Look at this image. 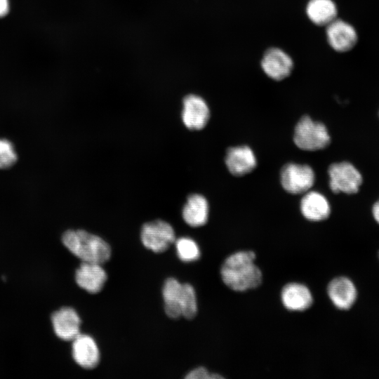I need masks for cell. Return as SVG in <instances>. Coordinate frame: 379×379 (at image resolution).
Wrapping results in <instances>:
<instances>
[{"label":"cell","instance_id":"5b68a950","mask_svg":"<svg viewBox=\"0 0 379 379\" xmlns=\"http://www.w3.org/2000/svg\"><path fill=\"white\" fill-rule=\"evenodd\" d=\"M140 239L144 246L154 253L166 251L175 241L173 227L162 220L145 223L141 228Z\"/></svg>","mask_w":379,"mask_h":379},{"label":"cell","instance_id":"ac0fdd59","mask_svg":"<svg viewBox=\"0 0 379 379\" xmlns=\"http://www.w3.org/2000/svg\"><path fill=\"white\" fill-rule=\"evenodd\" d=\"M306 14L314 25L326 27L337 18L338 9L333 0H310Z\"/></svg>","mask_w":379,"mask_h":379},{"label":"cell","instance_id":"52a82bcc","mask_svg":"<svg viewBox=\"0 0 379 379\" xmlns=\"http://www.w3.org/2000/svg\"><path fill=\"white\" fill-rule=\"evenodd\" d=\"M209 117V108L203 98L190 94L183 98L182 119L188 129H202L207 124Z\"/></svg>","mask_w":379,"mask_h":379},{"label":"cell","instance_id":"7c38bea8","mask_svg":"<svg viewBox=\"0 0 379 379\" xmlns=\"http://www.w3.org/2000/svg\"><path fill=\"white\" fill-rule=\"evenodd\" d=\"M327 294L332 303L341 310L350 309L357 297L354 283L346 277L332 279L328 284Z\"/></svg>","mask_w":379,"mask_h":379},{"label":"cell","instance_id":"44dd1931","mask_svg":"<svg viewBox=\"0 0 379 379\" xmlns=\"http://www.w3.org/2000/svg\"><path fill=\"white\" fill-rule=\"evenodd\" d=\"M176 251L178 258L183 262L197 260L201 252L198 244L189 237H180L175 241Z\"/></svg>","mask_w":379,"mask_h":379},{"label":"cell","instance_id":"d6986e66","mask_svg":"<svg viewBox=\"0 0 379 379\" xmlns=\"http://www.w3.org/2000/svg\"><path fill=\"white\" fill-rule=\"evenodd\" d=\"M182 286V284L173 277L167 279L164 282L162 289L164 310L170 318L178 319L182 317L180 310Z\"/></svg>","mask_w":379,"mask_h":379},{"label":"cell","instance_id":"9a60e30c","mask_svg":"<svg viewBox=\"0 0 379 379\" xmlns=\"http://www.w3.org/2000/svg\"><path fill=\"white\" fill-rule=\"evenodd\" d=\"M281 300L286 310L295 312L305 311L313 303L310 289L305 285L296 282L288 283L282 288Z\"/></svg>","mask_w":379,"mask_h":379},{"label":"cell","instance_id":"277c9868","mask_svg":"<svg viewBox=\"0 0 379 379\" xmlns=\"http://www.w3.org/2000/svg\"><path fill=\"white\" fill-rule=\"evenodd\" d=\"M280 179L282 187L287 192L300 194H305L312 187L315 174L309 165L288 163L282 167Z\"/></svg>","mask_w":379,"mask_h":379},{"label":"cell","instance_id":"2e32d148","mask_svg":"<svg viewBox=\"0 0 379 379\" xmlns=\"http://www.w3.org/2000/svg\"><path fill=\"white\" fill-rule=\"evenodd\" d=\"M302 215L312 222L324 220L331 213V207L327 199L321 193L308 191L302 197L300 204Z\"/></svg>","mask_w":379,"mask_h":379},{"label":"cell","instance_id":"ffe728a7","mask_svg":"<svg viewBox=\"0 0 379 379\" xmlns=\"http://www.w3.org/2000/svg\"><path fill=\"white\" fill-rule=\"evenodd\" d=\"M180 310L182 317L192 319L197 313V300L194 287L190 284H182Z\"/></svg>","mask_w":379,"mask_h":379},{"label":"cell","instance_id":"6da1fadb","mask_svg":"<svg viewBox=\"0 0 379 379\" xmlns=\"http://www.w3.org/2000/svg\"><path fill=\"white\" fill-rule=\"evenodd\" d=\"M255 258L256 254L253 251H239L227 257L220 267L223 283L237 292L259 286L262 281V274L255 263Z\"/></svg>","mask_w":379,"mask_h":379},{"label":"cell","instance_id":"3957f363","mask_svg":"<svg viewBox=\"0 0 379 379\" xmlns=\"http://www.w3.org/2000/svg\"><path fill=\"white\" fill-rule=\"evenodd\" d=\"M293 142L302 150L317 151L326 147L331 138L324 124L305 115L295 126Z\"/></svg>","mask_w":379,"mask_h":379},{"label":"cell","instance_id":"8fae6325","mask_svg":"<svg viewBox=\"0 0 379 379\" xmlns=\"http://www.w3.org/2000/svg\"><path fill=\"white\" fill-rule=\"evenodd\" d=\"M226 166L234 176H243L251 172L257 165L253 150L247 145L232 147L227 149Z\"/></svg>","mask_w":379,"mask_h":379},{"label":"cell","instance_id":"7402d4cb","mask_svg":"<svg viewBox=\"0 0 379 379\" xmlns=\"http://www.w3.org/2000/svg\"><path fill=\"white\" fill-rule=\"evenodd\" d=\"M16 161L17 154L13 144L6 139L0 138V168H8Z\"/></svg>","mask_w":379,"mask_h":379},{"label":"cell","instance_id":"7a4b0ae2","mask_svg":"<svg viewBox=\"0 0 379 379\" xmlns=\"http://www.w3.org/2000/svg\"><path fill=\"white\" fill-rule=\"evenodd\" d=\"M62 241L82 262L102 265L111 256V248L103 239L84 230L65 232Z\"/></svg>","mask_w":379,"mask_h":379},{"label":"cell","instance_id":"e0dca14e","mask_svg":"<svg viewBox=\"0 0 379 379\" xmlns=\"http://www.w3.org/2000/svg\"><path fill=\"white\" fill-rule=\"evenodd\" d=\"M208 203L201 194L189 195L185 204L182 215L184 221L190 226L198 227L204 225L208 218Z\"/></svg>","mask_w":379,"mask_h":379},{"label":"cell","instance_id":"d4e9b609","mask_svg":"<svg viewBox=\"0 0 379 379\" xmlns=\"http://www.w3.org/2000/svg\"><path fill=\"white\" fill-rule=\"evenodd\" d=\"M374 219L379 224V200L375 202L372 208Z\"/></svg>","mask_w":379,"mask_h":379},{"label":"cell","instance_id":"cb8c5ba5","mask_svg":"<svg viewBox=\"0 0 379 379\" xmlns=\"http://www.w3.org/2000/svg\"><path fill=\"white\" fill-rule=\"evenodd\" d=\"M10 9L8 0H0V18L6 16Z\"/></svg>","mask_w":379,"mask_h":379},{"label":"cell","instance_id":"8992f818","mask_svg":"<svg viewBox=\"0 0 379 379\" xmlns=\"http://www.w3.org/2000/svg\"><path fill=\"white\" fill-rule=\"evenodd\" d=\"M328 174L329 186L334 193H357L362 182L359 171L347 161L332 164L328 167Z\"/></svg>","mask_w":379,"mask_h":379},{"label":"cell","instance_id":"9c48e42d","mask_svg":"<svg viewBox=\"0 0 379 379\" xmlns=\"http://www.w3.org/2000/svg\"><path fill=\"white\" fill-rule=\"evenodd\" d=\"M326 31L328 42L335 51H349L357 44L356 30L351 25L341 19L336 18L328 25Z\"/></svg>","mask_w":379,"mask_h":379},{"label":"cell","instance_id":"30bf717a","mask_svg":"<svg viewBox=\"0 0 379 379\" xmlns=\"http://www.w3.org/2000/svg\"><path fill=\"white\" fill-rule=\"evenodd\" d=\"M51 319L55 335L63 340H73L81 333V319L72 307H61L51 314Z\"/></svg>","mask_w":379,"mask_h":379},{"label":"cell","instance_id":"5bb4252c","mask_svg":"<svg viewBox=\"0 0 379 379\" xmlns=\"http://www.w3.org/2000/svg\"><path fill=\"white\" fill-rule=\"evenodd\" d=\"M72 343V357L81 367L91 369L100 361V352L94 339L86 334H79Z\"/></svg>","mask_w":379,"mask_h":379},{"label":"cell","instance_id":"603a6c76","mask_svg":"<svg viewBox=\"0 0 379 379\" xmlns=\"http://www.w3.org/2000/svg\"><path fill=\"white\" fill-rule=\"evenodd\" d=\"M187 379H221L224 377L216 373H210L205 367H198L187 373Z\"/></svg>","mask_w":379,"mask_h":379},{"label":"cell","instance_id":"4fadbf2b","mask_svg":"<svg viewBox=\"0 0 379 379\" xmlns=\"http://www.w3.org/2000/svg\"><path fill=\"white\" fill-rule=\"evenodd\" d=\"M107 279L100 264L82 262L75 272V281L82 289L90 293L100 292Z\"/></svg>","mask_w":379,"mask_h":379},{"label":"cell","instance_id":"ba28073f","mask_svg":"<svg viewBox=\"0 0 379 379\" xmlns=\"http://www.w3.org/2000/svg\"><path fill=\"white\" fill-rule=\"evenodd\" d=\"M261 67L265 74L275 81L288 77L293 68L292 58L279 48H270L263 55Z\"/></svg>","mask_w":379,"mask_h":379}]
</instances>
